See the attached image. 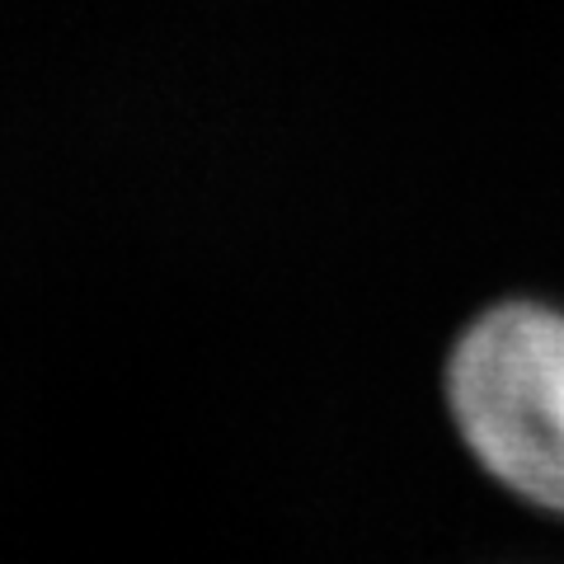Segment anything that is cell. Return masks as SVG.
<instances>
[{
    "instance_id": "cell-1",
    "label": "cell",
    "mask_w": 564,
    "mask_h": 564,
    "mask_svg": "<svg viewBox=\"0 0 564 564\" xmlns=\"http://www.w3.org/2000/svg\"><path fill=\"white\" fill-rule=\"evenodd\" d=\"M443 400L485 480L564 522V306L532 296L485 306L452 339Z\"/></svg>"
}]
</instances>
